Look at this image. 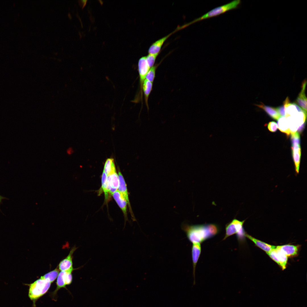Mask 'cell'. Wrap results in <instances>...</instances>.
<instances>
[{
	"instance_id": "603a6c76",
	"label": "cell",
	"mask_w": 307,
	"mask_h": 307,
	"mask_svg": "<svg viewBox=\"0 0 307 307\" xmlns=\"http://www.w3.org/2000/svg\"><path fill=\"white\" fill-rule=\"evenodd\" d=\"M59 269L57 268L42 276L41 277L49 281L51 283L57 277L59 273Z\"/></svg>"
},
{
	"instance_id": "44dd1931",
	"label": "cell",
	"mask_w": 307,
	"mask_h": 307,
	"mask_svg": "<svg viewBox=\"0 0 307 307\" xmlns=\"http://www.w3.org/2000/svg\"><path fill=\"white\" fill-rule=\"evenodd\" d=\"M275 249L279 265L281 267L283 270H284L286 268L288 260L287 256L281 252L276 248Z\"/></svg>"
},
{
	"instance_id": "52a82bcc",
	"label": "cell",
	"mask_w": 307,
	"mask_h": 307,
	"mask_svg": "<svg viewBox=\"0 0 307 307\" xmlns=\"http://www.w3.org/2000/svg\"><path fill=\"white\" fill-rule=\"evenodd\" d=\"M118 173L119 182L118 190L120 192L123 198L126 201L130 209L131 213L132 214V209L128 198L126 182L121 172L119 171Z\"/></svg>"
},
{
	"instance_id": "ac0fdd59",
	"label": "cell",
	"mask_w": 307,
	"mask_h": 307,
	"mask_svg": "<svg viewBox=\"0 0 307 307\" xmlns=\"http://www.w3.org/2000/svg\"><path fill=\"white\" fill-rule=\"evenodd\" d=\"M153 83L145 79L142 86L146 105L148 109V101L149 96L152 90Z\"/></svg>"
},
{
	"instance_id": "7402d4cb",
	"label": "cell",
	"mask_w": 307,
	"mask_h": 307,
	"mask_svg": "<svg viewBox=\"0 0 307 307\" xmlns=\"http://www.w3.org/2000/svg\"><path fill=\"white\" fill-rule=\"evenodd\" d=\"M107 176L103 171L101 177V187L102 191L104 192L105 200L107 201L109 198V194L107 189Z\"/></svg>"
},
{
	"instance_id": "6da1fadb",
	"label": "cell",
	"mask_w": 307,
	"mask_h": 307,
	"mask_svg": "<svg viewBox=\"0 0 307 307\" xmlns=\"http://www.w3.org/2000/svg\"><path fill=\"white\" fill-rule=\"evenodd\" d=\"M182 228L188 239L192 243L200 244L218 234L220 230L218 225L212 223L193 225H184Z\"/></svg>"
},
{
	"instance_id": "484cf974",
	"label": "cell",
	"mask_w": 307,
	"mask_h": 307,
	"mask_svg": "<svg viewBox=\"0 0 307 307\" xmlns=\"http://www.w3.org/2000/svg\"><path fill=\"white\" fill-rule=\"evenodd\" d=\"M268 130L272 132H275L278 128L277 123L274 121L269 122L267 125Z\"/></svg>"
},
{
	"instance_id": "f1b7e54d",
	"label": "cell",
	"mask_w": 307,
	"mask_h": 307,
	"mask_svg": "<svg viewBox=\"0 0 307 307\" xmlns=\"http://www.w3.org/2000/svg\"><path fill=\"white\" fill-rule=\"evenodd\" d=\"M5 197H4L0 195V203L1 202V201H2V200L3 199H5Z\"/></svg>"
},
{
	"instance_id": "9c48e42d",
	"label": "cell",
	"mask_w": 307,
	"mask_h": 307,
	"mask_svg": "<svg viewBox=\"0 0 307 307\" xmlns=\"http://www.w3.org/2000/svg\"><path fill=\"white\" fill-rule=\"evenodd\" d=\"M76 249L74 246L71 249L68 256L60 262L59 265V270L65 271L72 267V255Z\"/></svg>"
},
{
	"instance_id": "5bb4252c",
	"label": "cell",
	"mask_w": 307,
	"mask_h": 307,
	"mask_svg": "<svg viewBox=\"0 0 307 307\" xmlns=\"http://www.w3.org/2000/svg\"><path fill=\"white\" fill-rule=\"evenodd\" d=\"M172 34V33H171L153 43L149 48L148 50V54H155L159 53L163 43Z\"/></svg>"
},
{
	"instance_id": "ffe728a7",
	"label": "cell",
	"mask_w": 307,
	"mask_h": 307,
	"mask_svg": "<svg viewBox=\"0 0 307 307\" xmlns=\"http://www.w3.org/2000/svg\"><path fill=\"white\" fill-rule=\"evenodd\" d=\"M103 171L108 176L111 173L116 171L114 159L109 158L106 160L104 168Z\"/></svg>"
},
{
	"instance_id": "7a4b0ae2",
	"label": "cell",
	"mask_w": 307,
	"mask_h": 307,
	"mask_svg": "<svg viewBox=\"0 0 307 307\" xmlns=\"http://www.w3.org/2000/svg\"><path fill=\"white\" fill-rule=\"evenodd\" d=\"M51 283L49 281L40 277L33 283L27 285L29 286L28 296L30 299L35 303L36 300L47 291Z\"/></svg>"
},
{
	"instance_id": "8fae6325",
	"label": "cell",
	"mask_w": 307,
	"mask_h": 307,
	"mask_svg": "<svg viewBox=\"0 0 307 307\" xmlns=\"http://www.w3.org/2000/svg\"><path fill=\"white\" fill-rule=\"evenodd\" d=\"M292 154L294 163L296 173H298L301 156V148L300 144H292Z\"/></svg>"
},
{
	"instance_id": "30bf717a",
	"label": "cell",
	"mask_w": 307,
	"mask_h": 307,
	"mask_svg": "<svg viewBox=\"0 0 307 307\" xmlns=\"http://www.w3.org/2000/svg\"><path fill=\"white\" fill-rule=\"evenodd\" d=\"M192 244V255L193 262V274L194 278L196 267L200 255L201 247L200 243H195Z\"/></svg>"
},
{
	"instance_id": "cb8c5ba5",
	"label": "cell",
	"mask_w": 307,
	"mask_h": 307,
	"mask_svg": "<svg viewBox=\"0 0 307 307\" xmlns=\"http://www.w3.org/2000/svg\"><path fill=\"white\" fill-rule=\"evenodd\" d=\"M157 66H154L150 68L146 76L145 79L153 83L154 80Z\"/></svg>"
},
{
	"instance_id": "83f0119b",
	"label": "cell",
	"mask_w": 307,
	"mask_h": 307,
	"mask_svg": "<svg viewBox=\"0 0 307 307\" xmlns=\"http://www.w3.org/2000/svg\"><path fill=\"white\" fill-rule=\"evenodd\" d=\"M67 151V153L69 155H71L73 152L72 148L71 147L69 148H68Z\"/></svg>"
},
{
	"instance_id": "4316f807",
	"label": "cell",
	"mask_w": 307,
	"mask_h": 307,
	"mask_svg": "<svg viewBox=\"0 0 307 307\" xmlns=\"http://www.w3.org/2000/svg\"><path fill=\"white\" fill-rule=\"evenodd\" d=\"M281 117H285V105L284 104L276 108Z\"/></svg>"
},
{
	"instance_id": "d4e9b609",
	"label": "cell",
	"mask_w": 307,
	"mask_h": 307,
	"mask_svg": "<svg viewBox=\"0 0 307 307\" xmlns=\"http://www.w3.org/2000/svg\"><path fill=\"white\" fill-rule=\"evenodd\" d=\"M159 53L155 54H148L146 56L147 64L150 68L154 66L155 60Z\"/></svg>"
},
{
	"instance_id": "d6986e66",
	"label": "cell",
	"mask_w": 307,
	"mask_h": 307,
	"mask_svg": "<svg viewBox=\"0 0 307 307\" xmlns=\"http://www.w3.org/2000/svg\"><path fill=\"white\" fill-rule=\"evenodd\" d=\"M277 124L278 128L281 132L285 133L287 136L290 135V131L287 119L285 117H281L279 118L278 120Z\"/></svg>"
},
{
	"instance_id": "9a60e30c",
	"label": "cell",
	"mask_w": 307,
	"mask_h": 307,
	"mask_svg": "<svg viewBox=\"0 0 307 307\" xmlns=\"http://www.w3.org/2000/svg\"><path fill=\"white\" fill-rule=\"evenodd\" d=\"M245 237L253 241L258 246L268 253L275 248V246L266 243L264 242L257 239L251 236L246 233Z\"/></svg>"
},
{
	"instance_id": "8992f818",
	"label": "cell",
	"mask_w": 307,
	"mask_h": 307,
	"mask_svg": "<svg viewBox=\"0 0 307 307\" xmlns=\"http://www.w3.org/2000/svg\"><path fill=\"white\" fill-rule=\"evenodd\" d=\"M119 182V177L116 171L107 176V189L109 195H112L118 190Z\"/></svg>"
},
{
	"instance_id": "e0dca14e",
	"label": "cell",
	"mask_w": 307,
	"mask_h": 307,
	"mask_svg": "<svg viewBox=\"0 0 307 307\" xmlns=\"http://www.w3.org/2000/svg\"><path fill=\"white\" fill-rule=\"evenodd\" d=\"M67 272V270L65 271H61L59 273L57 281V287L54 291V293H56L57 291L61 288L65 287Z\"/></svg>"
},
{
	"instance_id": "277c9868",
	"label": "cell",
	"mask_w": 307,
	"mask_h": 307,
	"mask_svg": "<svg viewBox=\"0 0 307 307\" xmlns=\"http://www.w3.org/2000/svg\"><path fill=\"white\" fill-rule=\"evenodd\" d=\"M240 3V0H235L226 4L217 7L187 24L186 25L188 26L202 20L217 16L229 11L236 9L238 7Z\"/></svg>"
},
{
	"instance_id": "5b68a950",
	"label": "cell",
	"mask_w": 307,
	"mask_h": 307,
	"mask_svg": "<svg viewBox=\"0 0 307 307\" xmlns=\"http://www.w3.org/2000/svg\"><path fill=\"white\" fill-rule=\"evenodd\" d=\"M138 70L140 78V91L142 96V86L145 79L146 76L150 69L146 61V56L140 58L138 64Z\"/></svg>"
},
{
	"instance_id": "2e32d148",
	"label": "cell",
	"mask_w": 307,
	"mask_h": 307,
	"mask_svg": "<svg viewBox=\"0 0 307 307\" xmlns=\"http://www.w3.org/2000/svg\"><path fill=\"white\" fill-rule=\"evenodd\" d=\"M256 105L263 109L269 116L274 119L278 120L281 117L276 108L265 105L262 103L260 104Z\"/></svg>"
},
{
	"instance_id": "3957f363",
	"label": "cell",
	"mask_w": 307,
	"mask_h": 307,
	"mask_svg": "<svg viewBox=\"0 0 307 307\" xmlns=\"http://www.w3.org/2000/svg\"><path fill=\"white\" fill-rule=\"evenodd\" d=\"M245 220L241 221L234 219L227 223L225 226V234L223 240H225L229 237L236 234L238 241L239 242H242L246 237V233L243 227Z\"/></svg>"
},
{
	"instance_id": "ba28073f",
	"label": "cell",
	"mask_w": 307,
	"mask_h": 307,
	"mask_svg": "<svg viewBox=\"0 0 307 307\" xmlns=\"http://www.w3.org/2000/svg\"><path fill=\"white\" fill-rule=\"evenodd\" d=\"M307 81L304 80L302 82V89L296 100L298 104L302 109L307 114V98L305 94V90Z\"/></svg>"
},
{
	"instance_id": "7c38bea8",
	"label": "cell",
	"mask_w": 307,
	"mask_h": 307,
	"mask_svg": "<svg viewBox=\"0 0 307 307\" xmlns=\"http://www.w3.org/2000/svg\"><path fill=\"white\" fill-rule=\"evenodd\" d=\"M298 246L289 244L279 246L276 247L281 252L288 256H294L297 254Z\"/></svg>"
},
{
	"instance_id": "4fadbf2b",
	"label": "cell",
	"mask_w": 307,
	"mask_h": 307,
	"mask_svg": "<svg viewBox=\"0 0 307 307\" xmlns=\"http://www.w3.org/2000/svg\"><path fill=\"white\" fill-rule=\"evenodd\" d=\"M119 207L122 211L125 219H126L127 203L117 190L112 195Z\"/></svg>"
}]
</instances>
